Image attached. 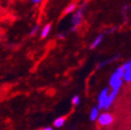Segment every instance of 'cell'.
I'll list each match as a JSON object with an SVG mask.
<instances>
[{
    "label": "cell",
    "instance_id": "obj_1",
    "mask_svg": "<svg viewBox=\"0 0 131 130\" xmlns=\"http://www.w3.org/2000/svg\"><path fill=\"white\" fill-rule=\"evenodd\" d=\"M124 69L122 67L118 68L114 73L111 75L110 79H109V85L111 86L112 90H118L120 91L122 82H123V75H124Z\"/></svg>",
    "mask_w": 131,
    "mask_h": 130
},
{
    "label": "cell",
    "instance_id": "obj_2",
    "mask_svg": "<svg viewBox=\"0 0 131 130\" xmlns=\"http://www.w3.org/2000/svg\"><path fill=\"white\" fill-rule=\"evenodd\" d=\"M85 4L84 3L82 6H80L79 8H77V10L73 14L72 19H71V23H72V30H75L77 26H79L82 22V18H83V10L85 8Z\"/></svg>",
    "mask_w": 131,
    "mask_h": 130
},
{
    "label": "cell",
    "instance_id": "obj_3",
    "mask_svg": "<svg viewBox=\"0 0 131 130\" xmlns=\"http://www.w3.org/2000/svg\"><path fill=\"white\" fill-rule=\"evenodd\" d=\"M112 122H113V117L111 113H108V112L102 113V115H100L99 118H98V123L101 126H108Z\"/></svg>",
    "mask_w": 131,
    "mask_h": 130
},
{
    "label": "cell",
    "instance_id": "obj_4",
    "mask_svg": "<svg viewBox=\"0 0 131 130\" xmlns=\"http://www.w3.org/2000/svg\"><path fill=\"white\" fill-rule=\"evenodd\" d=\"M108 97V89H104L100 95H99V98H98V109H101V108H104V104H105V101Z\"/></svg>",
    "mask_w": 131,
    "mask_h": 130
},
{
    "label": "cell",
    "instance_id": "obj_5",
    "mask_svg": "<svg viewBox=\"0 0 131 130\" xmlns=\"http://www.w3.org/2000/svg\"><path fill=\"white\" fill-rule=\"evenodd\" d=\"M118 93H119L118 90H112L111 93L108 94V97H107V99H106V101H105V104H104V108L107 109L108 107H110V105L112 104V102L114 101V99H116Z\"/></svg>",
    "mask_w": 131,
    "mask_h": 130
},
{
    "label": "cell",
    "instance_id": "obj_6",
    "mask_svg": "<svg viewBox=\"0 0 131 130\" xmlns=\"http://www.w3.org/2000/svg\"><path fill=\"white\" fill-rule=\"evenodd\" d=\"M51 29H52V25H51V24H46V25L41 29V34H40L41 38H42V39H46V38L49 36V34H50Z\"/></svg>",
    "mask_w": 131,
    "mask_h": 130
},
{
    "label": "cell",
    "instance_id": "obj_7",
    "mask_svg": "<svg viewBox=\"0 0 131 130\" xmlns=\"http://www.w3.org/2000/svg\"><path fill=\"white\" fill-rule=\"evenodd\" d=\"M77 2H72V3H70L67 7L64 8V10H63V14L64 15H69V14H74L76 10H77Z\"/></svg>",
    "mask_w": 131,
    "mask_h": 130
},
{
    "label": "cell",
    "instance_id": "obj_8",
    "mask_svg": "<svg viewBox=\"0 0 131 130\" xmlns=\"http://www.w3.org/2000/svg\"><path fill=\"white\" fill-rule=\"evenodd\" d=\"M103 38H104V34H100L99 36H97V37L95 38V40L93 41V43L91 44V49H95L96 47L99 46V45L101 44Z\"/></svg>",
    "mask_w": 131,
    "mask_h": 130
},
{
    "label": "cell",
    "instance_id": "obj_9",
    "mask_svg": "<svg viewBox=\"0 0 131 130\" xmlns=\"http://www.w3.org/2000/svg\"><path fill=\"white\" fill-rule=\"evenodd\" d=\"M99 116H100V113H99V109H98V107H93L90 111V120L91 121H96V120H98Z\"/></svg>",
    "mask_w": 131,
    "mask_h": 130
},
{
    "label": "cell",
    "instance_id": "obj_10",
    "mask_svg": "<svg viewBox=\"0 0 131 130\" xmlns=\"http://www.w3.org/2000/svg\"><path fill=\"white\" fill-rule=\"evenodd\" d=\"M64 123H66V118L64 117H58V118H56L54 120L53 126L56 127V128H60V127H62L64 125Z\"/></svg>",
    "mask_w": 131,
    "mask_h": 130
},
{
    "label": "cell",
    "instance_id": "obj_11",
    "mask_svg": "<svg viewBox=\"0 0 131 130\" xmlns=\"http://www.w3.org/2000/svg\"><path fill=\"white\" fill-rule=\"evenodd\" d=\"M123 79L125 81H127V82H131V69H127L124 71Z\"/></svg>",
    "mask_w": 131,
    "mask_h": 130
},
{
    "label": "cell",
    "instance_id": "obj_12",
    "mask_svg": "<svg viewBox=\"0 0 131 130\" xmlns=\"http://www.w3.org/2000/svg\"><path fill=\"white\" fill-rule=\"evenodd\" d=\"M119 56H113L112 58H110V59H106V60H104V61H102L101 63H99V68H101V67H103V66H105L106 63H109V62H112L113 60H116L117 58H118Z\"/></svg>",
    "mask_w": 131,
    "mask_h": 130
},
{
    "label": "cell",
    "instance_id": "obj_13",
    "mask_svg": "<svg viewBox=\"0 0 131 130\" xmlns=\"http://www.w3.org/2000/svg\"><path fill=\"white\" fill-rule=\"evenodd\" d=\"M79 103H80V98H79V96H77V95L73 96V98H72V104H73L74 106H77Z\"/></svg>",
    "mask_w": 131,
    "mask_h": 130
},
{
    "label": "cell",
    "instance_id": "obj_14",
    "mask_svg": "<svg viewBox=\"0 0 131 130\" xmlns=\"http://www.w3.org/2000/svg\"><path fill=\"white\" fill-rule=\"evenodd\" d=\"M38 31H41V29H40V26H39V25H36L34 28L31 29V31H30L29 35H30L31 37H32V36H36V35L38 34Z\"/></svg>",
    "mask_w": 131,
    "mask_h": 130
},
{
    "label": "cell",
    "instance_id": "obj_15",
    "mask_svg": "<svg viewBox=\"0 0 131 130\" xmlns=\"http://www.w3.org/2000/svg\"><path fill=\"white\" fill-rule=\"evenodd\" d=\"M122 68L124 69V70H127V69H131V59L130 60H128L127 62H125L123 66H122Z\"/></svg>",
    "mask_w": 131,
    "mask_h": 130
},
{
    "label": "cell",
    "instance_id": "obj_16",
    "mask_svg": "<svg viewBox=\"0 0 131 130\" xmlns=\"http://www.w3.org/2000/svg\"><path fill=\"white\" fill-rule=\"evenodd\" d=\"M57 37H58L59 40H64V39H66V35L62 34V32H59V34L57 35Z\"/></svg>",
    "mask_w": 131,
    "mask_h": 130
},
{
    "label": "cell",
    "instance_id": "obj_17",
    "mask_svg": "<svg viewBox=\"0 0 131 130\" xmlns=\"http://www.w3.org/2000/svg\"><path fill=\"white\" fill-rule=\"evenodd\" d=\"M41 2H42L41 0H32V1H31L32 4H40Z\"/></svg>",
    "mask_w": 131,
    "mask_h": 130
},
{
    "label": "cell",
    "instance_id": "obj_18",
    "mask_svg": "<svg viewBox=\"0 0 131 130\" xmlns=\"http://www.w3.org/2000/svg\"><path fill=\"white\" fill-rule=\"evenodd\" d=\"M39 130H53V129H52V127H44V128H41Z\"/></svg>",
    "mask_w": 131,
    "mask_h": 130
}]
</instances>
